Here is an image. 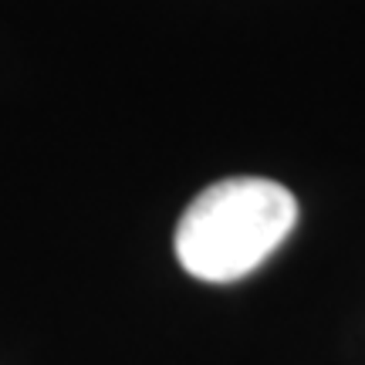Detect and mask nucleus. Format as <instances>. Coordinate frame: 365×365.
<instances>
[{
    "label": "nucleus",
    "instance_id": "obj_1",
    "mask_svg": "<svg viewBox=\"0 0 365 365\" xmlns=\"http://www.w3.org/2000/svg\"><path fill=\"white\" fill-rule=\"evenodd\" d=\"M298 223V200L281 182L234 176L207 186L176 223V257L182 271L230 284L257 271Z\"/></svg>",
    "mask_w": 365,
    "mask_h": 365
}]
</instances>
